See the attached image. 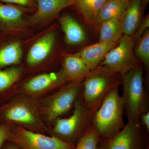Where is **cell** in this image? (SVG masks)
<instances>
[{
	"label": "cell",
	"instance_id": "4316f807",
	"mask_svg": "<svg viewBox=\"0 0 149 149\" xmlns=\"http://www.w3.org/2000/svg\"><path fill=\"white\" fill-rule=\"evenodd\" d=\"M4 2L15 4L19 5L28 6L32 5L31 0H0Z\"/></svg>",
	"mask_w": 149,
	"mask_h": 149
},
{
	"label": "cell",
	"instance_id": "ffe728a7",
	"mask_svg": "<svg viewBox=\"0 0 149 149\" xmlns=\"http://www.w3.org/2000/svg\"><path fill=\"white\" fill-rule=\"evenodd\" d=\"M22 51L19 42H14L0 49V68L18 63Z\"/></svg>",
	"mask_w": 149,
	"mask_h": 149
},
{
	"label": "cell",
	"instance_id": "ac0fdd59",
	"mask_svg": "<svg viewBox=\"0 0 149 149\" xmlns=\"http://www.w3.org/2000/svg\"><path fill=\"white\" fill-rule=\"evenodd\" d=\"M108 0H78L74 5L88 24H96L97 17Z\"/></svg>",
	"mask_w": 149,
	"mask_h": 149
},
{
	"label": "cell",
	"instance_id": "277c9868",
	"mask_svg": "<svg viewBox=\"0 0 149 149\" xmlns=\"http://www.w3.org/2000/svg\"><path fill=\"white\" fill-rule=\"evenodd\" d=\"M73 106L69 117L55 120L52 135L75 146L91 125L92 115L83 104L81 96Z\"/></svg>",
	"mask_w": 149,
	"mask_h": 149
},
{
	"label": "cell",
	"instance_id": "7402d4cb",
	"mask_svg": "<svg viewBox=\"0 0 149 149\" xmlns=\"http://www.w3.org/2000/svg\"><path fill=\"white\" fill-rule=\"evenodd\" d=\"M101 138L91 125L74 149H99Z\"/></svg>",
	"mask_w": 149,
	"mask_h": 149
},
{
	"label": "cell",
	"instance_id": "7a4b0ae2",
	"mask_svg": "<svg viewBox=\"0 0 149 149\" xmlns=\"http://www.w3.org/2000/svg\"><path fill=\"white\" fill-rule=\"evenodd\" d=\"M119 87L110 91L92 116L91 125L101 139L112 137L125 126L124 107Z\"/></svg>",
	"mask_w": 149,
	"mask_h": 149
},
{
	"label": "cell",
	"instance_id": "6da1fadb",
	"mask_svg": "<svg viewBox=\"0 0 149 149\" xmlns=\"http://www.w3.org/2000/svg\"><path fill=\"white\" fill-rule=\"evenodd\" d=\"M83 82L81 99L93 116L110 91L122 84V75L99 65L91 70Z\"/></svg>",
	"mask_w": 149,
	"mask_h": 149
},
{
	"label": "cell",
	"instance_id": "cb8c5ba5",
	"mask_svg": "<svg viewBox=\"0 0 149 149\" xmlns=\"http://www.w3.org/2000/svg\"><path fill=\"white\" fill-rule=\"evenodd\" d=\"M22 69L19 67H13L5 70H0V92L4 91L18 79Z\"/></svg>",
	"mask_w": 149,
	"mask_h": 149
},
{
	"label": "cell",
	"instance_id": "5b68a950",
	"mask_svg": "<svg viewBox=\"0 0 149 149\" xmlns=\"http://www.w3.org/2000/svg\"><path fill=\"white\" fill-rule=\"evenodd\" d=\"M39 104L32 99L20 97L7 104L1 110L2 117L36 131H45L46 127L40 116Z\"/></svg>",
	"mask_w": 149,
	"mask_h": 149
},
{
	"label": "cell",
	"instance_id": "44dd1931",
	"mask_svg": "<svg viewBox=\"0 0 149 149\" xmlns=\"http://www.w3.org/2000/svg\"><path fill=\"white\" fill-rule=\"evenodd\" d=\"M23 11L16 7L0 3V21L7 24H14L21 21Z\"/></svg>",
	"mask_w": 149,
	"mask_h": 149
},
{
	"label": "cell",
	"instance_id": "f1b7e54d",
	"mask_svg": "<svg viewBox=\"0 0 149 149\" xmlns=\"http://www.w3.org/2000/svg\"><path fill=\"white\" fill-rule=\"evenodd\" d=\"M149 0H142V8L144 9L145 7L146 6L149 2Z\"/></svg>",
	"mask_w": 149,
	"mask_h": 149
},
{
	"label": "cell",
	"instance_id": "4fadbf2b",
	"mask_svg": "<svg viewBox=\"0 0 149 149\" xmlns=\"http://www.w3.org/2000/svg\"><path fill=\"white\" fill-rule=\"evenodd\" d=\"M63 71L68 83H82L91 70L76 54L65 58Z\"/></svg>",
	"mask_w": 149,
	"mask_h": 149
},
{
	"label": "cell",
	"instance_id": "f546056e",
	"mask_svg": "<svg viewBox=\"0 0 149 149\" xmlns=\"http://www.w3.org/2000/svg\"><path fill=\"white\" fill-rule=\"evenodd\" d=\"M149 149V148H148V149Z\"/></svg>",
	"mask_w": 149,
	"mask_h": 149
},
{
	"label": "cell",
	"instance_id": "d4e9b609",
	"mask_svg": "<svg viewBox=\"0 0 149 149\" xmlns=\"http://www.w3.org/2000/svg\"><path fill=\"white\" fill-rule=\"evenodd\" d=\"M12 127L8 125L0 126V149L1 148L5 141H6Z\"/></svg>",
	"mask_w": 149,
	"mask_h": 149
},
{
	"label": "cell",
	"instance_id": "3957f363",
	"mask_svg": "<svg viewBox=\"0 0 149 149\" xmlns=\"http://www.w3.org/2000/svg\"><path fill=\"white\" fill-rule=\"evenodd\" d=\"M121 96L127 121L140 122L141 115L148 110L144 88L143 67L140 65L122 75Z\"/></svg>",
	"mask_w": 149,
	"mask_h": 149
},
{
	"label": "cell",
	"instance_id": "603a6c76",
	"mask_svg": "<svg viewBox=\"0 0 149 149\" xmlns=\"http://www.w3.org/2000/svg\"><path fill=\"white\" fill-rule=\"evenodd\" d=\"M135 53L147 70L149 68V30L147 29L138 40Z\"/></svg>",
	"mask_w": 149,
	"mask_h": 149
},
{
	"label": "cell",
	"instance_id": "7c38bea8",
	"mask_svg": "<svg viewBox=\"0 0 149 149\" xmlns=\"http://www.w3.org/2000/svg\"><path fill=\"white\" fill-rule=\"evenodd\" d=\"M118 42H98L84 48L76 54L83 60L91 70L100 65L108 52Z\"/></svg>",
	"mask_w": 149,
	"mask_h": 149
},
{
	"label": "cell",
	"instance_id": "8992f818",
	"mask_svg": "<svg viewBox=\"0 0 149 149\" xmlns=\"http://www.w3.org/2000/svg\"><path fill=\"white\" fill-rule=\"evenodd\" d=\"M82 84L83 82L70 83L61 87L39 104L40 112L45 115L49 122H54L74 106L81 96Z\"/></svg>",
	"mask_w": 149,
	"mask_h": 149
},
{
	"label": "cell",
	"instance_id": "8fae6325",
	"mask_svg": "<svg viewBox=\"0 0 149 149\" xmlns=\"http://www.w3.org/2000/svg\"><path fill=\"white\" fill-rule=\"evenodd\" d=\"M78 0H37V9L30 17L34 24L42 23L52 19L63 10L74 5Z\"/></svg>",
	"mask_w": 149,
	"mask_h": 149
},
{
	"label": "cell",
	"instance_id": "ba28073f",
	"mask_svg": "<svg viewBox=\"0 0 149 149\" xmlns=\"http://www.w3.org/2000/svg\"><path fill=\"white\" fill-rule=\"evenodd\" d=\"M149 133L141 123L127 121L123 128L108 139H101L99 149H147Z\"/></svg>",
	"mask_w": 149,
	"mask_h": 149
},
{
	"label": "cell",
	"instance_id": "9a60e30c",
	"mask_svg": "<svg viewBox=\"0 0 149 149\" xmlns=\"http://www.w3.org/2000/svg\"><path fill=\"white\" fill-rule=\"evenodd\" d=\"M142 0H130L120 21L123 35L133 36L139 28L142 14Z\"/></svg>",
	"mask_w": 149,
	"mask_h": 149
},
{
	"label": "cell",
	"instance_id": "d6986e66",
	"mask_svg": "<svg viewBox=\"0 0 149 149\" xmlns=\"http://www.w3.org/2000/svg\"><path fill=\"white\" fill-rule=\"evenodd\" d=\"M100 26L99 42H118L123 35L120 21L117 19H111Z\"/></svg>",
	"mask_w": 149,
	"mask_h": 149
},
{
	"label": "cell",
	"instance_id": "2e32d148",
	"mask_svg": "<svg viewBox=\"0 0 149 149\" xmlns=\"http://www.w3.org/2000/svg\"><path fill=\"white\" fill-rule=\"evenodd\" d=\"M60 22L68 44L77 45L85 42L86 39L85 31L71 15H64L60 19Z\"/></svg>",
	"mask_w": 149,
	"mask_h": 149
},
{
	"label": "cell",
	"instance_id": "83f0119b",
	"mask_svg": "<svg viewBox=\"0 0 149 149\" xmlns=\"http://www.w3.org/2000/svg\"><path fill=\"white\" fill-rule=\"evenodd\" d=\"M3 149H19V148L14 144L12 143L10 145L6 146Z\"/></svg>",
	"mask_w": 149,
	"mask_h": 149
},
{
	"label": "cell",
	"instance_id": "52a82bcc",
	"mask_svg": "<svg viewBox=\"0 0 149 149\" xmlns=\"http://www.w3.org/2000/svg\"><path fill=\"white\" fill-rule=\"evenodd\" d=\"M6 141L21 149H74L75 147L55 136H45L21 126L12 127Z\"/></svg>",
	"mask_w": 149,
	"mask_h": 149
},
{
	"label": "cell",
	"instance_id": "30bf717a",
	"mask_svg": "<svg viewBox=\"0 0 149 149\" xmlns=\"http://www.w3.org/2000/svg\"><path fill=\"white\" fill-rule=\"evenodd\" d=\"M68 82L62 69L57 72L40 74L24 84L23 90L29 95H37L58 88Z\"/></svg>",
	"mask_w": 149,
	"mask_h": 149
},
{
	"label": "cell",
	"instance_id": "484cf974",
	"mask_svg": "<svg viewBox=\"0 0 149 149\" xmlns=\"http://www.w3.org/2000/svg\"><path fill=\"white\" fill-rule=\"evenodd\" d=\"M140 122L143 127L149 133V110L143 113L140 118Z\"/></svg>",
	"mask_w": 149,
	"mask_h": 149
},
{
	"label": "cell",
	"instance_id": "9c48e42d",
	"mask_svg": "<svg viewBox=\"0 0 149 149\" xmlns=\"http://www.w3.org/2000/svg\"><path fill=\"white\" fill-rule=\"evenodd\" d=\"M136 41L133 35H123L117 45L108 52L100 65L121 75L140 66L133 53Z\"/></svg>",
	"mask_w": 149,
	"mask_h": 149
},
{
	"label": "cell",
	"instance_id": "e0dca14e",
	"mask_svg": "<svg viewBox=\"0 0 149 149\" xmlns=\"http://www.w3.org/2000/svg\"><path fill=\"white\" fill-rule=\"evenodd\" d=\"M130 0H108L98 15L96 24L100 25L104 22L116 18L120 22Z\"/></svg>",
	"mask_w": 149,
	"mask_h": 149
},
{
	"label": "cell",
	"instance_id": "5bb4252c",
	"mask_svg": "<svg viewBox=\"0 0 149 149\" xmlns=\"http://www.w3.org/2000/svg\"><path fill=\"white\" fill-rule=\"evenodd\" d=\"M55 40L54 32L47 33L40 38L30 48L27 56V63L34 65L44 60L50 53Z\"/></svg>",
	"mask_w": 149,
	"mask_h": 149
}]
</instances>
